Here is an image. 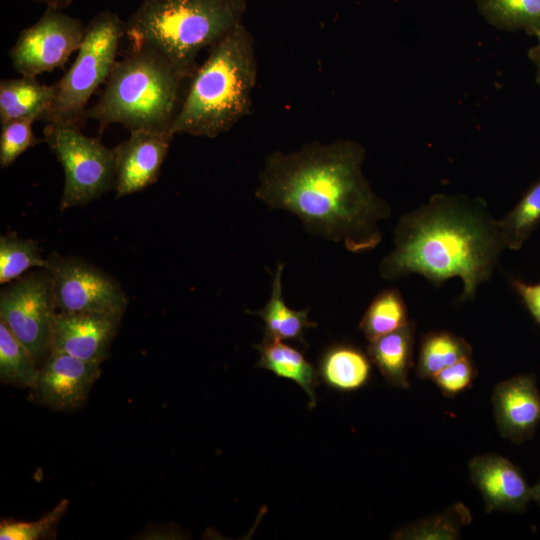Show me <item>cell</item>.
<instances>
[{
  "label": "cell",
  "instance_id": "6da1fadb",
  "mask_svg": "<svg viewBox=\"0 0 540 540\" xmlns=\"http://www.w3.org/2000/svg\"><path fill=\"white\" fill-rule=\"evenodd\" d=\"M364 159V147L352 140L275 151L259 173L255 195L271 209L296 215L312 234L354 253L369 251L380 243L378 222L391 209L365 178Z\"/></svg>",
  "mask_w": 540,
  "mask_h": 540
},
{
  "label": "cell",
  "instance_id": "7a4b0ae2",
  "mask_svg": "<svg viewBox=\"0 0 540 540\" xmlns=\"http://www.w3.org/2000/svg\"><path fill=\"white\" fill-rule=\"evenodd\" d=\"M504 249L497 220L482 198L438 193L400 217L394 248L379 272L385 280L418 274L437 286L458 277L459 300H472Z\"/></svg>",
  "mask_w": 540,
  "mask_h": 540
},
{
  "label": "cell",
  "instance_id": "3957f363",
  "mask_svg": "<svg viewBox=\"0 0 540 540\" xmlns=\"http://www.w3.org/2000/svg\"><path fill=\"white\" fill-rule=\"evenodd\" d=\"M257 79L254 40L241 23L209 48L191 77L173 134L215 138L249 114Z\"/></svg>",
  "mask_w": 540,
  "mask_h": 540
},
{
  "label": "cell",
  "instance_id": "277c9868",
  "mask_svg": "<svg viewBox=\"0 0 540 540\" xmlns=\"http://www.w3.org/2000/svg\"><path fill=\"white\" fill-rule=\"evenodd\" d=\"M245 0H143L126 21L131 49L162 54L185 80L199 53L242 23Z\"/></svg>",
  "mask_w": 540,
  "mask_h": 540
},
{
  "label": "cell",
  "instance_id": "5b68a950",
  "mask_svg": "<svg viewBox=\"0 0 540 540\" xmlns=\"http://www.w3.org/2000/svg\"><path fill=\"white\" fill-rule=\"evenodd\" d=\"M183 81L171 63L156 50L131 49L114 64L101 95L87 109L86 120L97 121L102 129L120 124L129 131H171L181 103Z\"/></svg>",
  "mask_w": 540,
  "mask_h": 540
},
{
  "label": "cell",
  "instance_id": "8992f818",
  "mask_svg": "<svg viewBox=\"0 0 540 540\" xmlns=\"http://www.w3.org/2000/svg\"><path fill=\"white\" fill-rule=\"evenodd\" d=\"M125 29L126 22L111 11L100 12L90 20L74 62L56 82L55 97L39 120L46 124H84L87 103L116 63Z\"/></svg>",
  "mask_w": 540,
  "mask_h": 540
},
{
  "label": "cell",
  "instance_id": "52a82bcc",
  "mask_svg": "<svg viewBox=\"0 0 540 540\" xmlns=\"http://www.w3.org/2000/svg\"><path fill=\"white\" fill-rule=\"evenodd\" d=\"M64 171L60 210L85 206L115 184L114 151L73 124H46L43 139Z\"/></svg>",
  "mask_w": 540,
  "mask_h": 540
},
{
  "label": "cell",
  "instance_id": "ba28073f",
  "mask_svg": "<svg viewBox=\"0 0 540 540\" xmlns=\"http://www.w3.org/2000/svg\"><path fill=\"white\" fill-rule=\"evenodd\" d=\"M45 269L51 278L55 311L122 317L127 297L119 284L94 265L74 257L51 255Z\"/></svg>",
  "mask_w": 540,
  "mask_h": 540
},
{
  "label": "cell",
  "instance_id": "9c48e42d",
  "mask_svg": "<svg viewBox=\"0 0 540 540\" xmlns=\"http://www.w3.org/2000/svg\"><path fill=\"white\" fill-rule=\"evenodd\" d=\"M55 314L49 272H32L6 286L0 295V321L38 361L51 346Z\"/></svg>",
  "mask_w": 540,
  "mask_h": 540
},
{
  "label": "cell",
  "instance_id": "30bf717a",
  "mask_svg": "<svg viewBox=\"0 0 540 540\" xmlns=\"http://www.w3.org/2000/svg\"><path fill=\"white\" fill-rule=\"evenodd\" d=\"M85 27L62 10L47 7L33 25L23 29L9 50L14 70L20 76L37 77L63 67L83 41Z\"/></svg>",
  "mask_w": 540,
  "mask_h": 540
},
{
  "label": "cell",
  "instance_id": "8fae6325",
  "mask_svg": "<svg viewBox=\"0 0 540 540\" xmlns=\"http://www.w3.org/2000/svg\"><path fill=\"white\" fill-rule=\"evenodd\" d=\"M174 134L170 130L137 129L113 148L116 199L154 184Z\"/></svg>",
  "mask_w": 540,
  "mask_h": 540
},
{
  "label": "cell",
  "instance_id": "7c38bea8",
  "mask_svg": "<svg viewBox=\"0 0 540 540\" xmlns=\"http://www.w3.org/2000/svg\"><path fill=\"white\" fill-rule=\"evenodd\" d=\"M100 364L51 350L35 387L42 402L58 410L77 408L99 378Z\"/></svg>",
  "mask_w": 540,
  "mask_h": 540
},
{
  "label": "cell",
  "instance_id": "4fadbf2b",
  "mask_svg": "<svg viewBox=\"0 0 540 540\" xmlns=\"http://www.w3.org/2000/svg\"><path fill=\"white\" fill-rule=\"evenodd\" d=\"M120 317L55 311L50 351L102 362L114 337Z\"/></svg>",
  "mask_w": 540,
  "mask_h": 540
},
{
  "label": "cell",
  "instance_id": "5bb4252c",
  "mask_svg": "<svg viewBox=\"0 0 540 540\" xmlns=\"http://www.w3.org/2000/svg\"><path fill=\"white\" fill-rule=\"evenodd\" d=\"M468 467L486 512H522L532 500L531 487L520 469L507 458L496 454L479 455Z\"/></svg>",
  "mask_w": 540,
  "mask_h": 540
},
{
  "label": "cell",
  "instance_id": "9a60e30c",
  "mask_svg": "<svg viewBox=\"0 0 540 540\" xmlns=\"http://www.w3.org/2000/svg\"><path fill=\"white\" fill-rule=\"evenodd\" d=\"M492 401L502 437L515 443L533 437L540 422V393L533 375H518L500 382Z\"/></svg>",
  "mask_w": 540,
  "mask_h": 540
},
{
  "label": "cell",
  "instance_id": "2e32d148",
  "mask_svg": "<svg viewBox=\"0 0 540 540\" xmlns=\"http://www.w3.org/2000/svg\"><path fill=\"white\" fill-rule=\"evenodd\" d=\"M415 324L409 321L402 328L369 341L367 355L391 385L409 388V371L413 365Z\"/></svg>",
  "mask_w": 540,
  "mask_h": 540
},
{
  "label": "cell",
  "instance_id": "e0dca14e",
  "mask_svg": "<svg viewBox=\"0 0 540 540\" xmlns=\"http://www.w3.org/2000/svg\"><path fill=\"white\" fill-rule=\"evenodd\" d=\"M259 352L258 367L273 372L276 376L297 383L309 398V407L316 405V387L319 385L318 370L306 360L302 352L284 344L282 340L265 335L254 345Z\"/></svg>",
  "mask_w": 540,
  "mask_h": 540
},
{
  "label": "cell",
  "instance_id": "ac0fdd59",
  "mask_svg": "<svg viewBox=\"0 0 540 540\" xmlns=\"http://www.w3.org/2000/svg\"><path fill=\"white\" fill-rule=\"evenodd\" d=\"M57 91L56 83H40L36 77L21 76L0 81V124L18 119L39 120Z\"/></svg>",
  "mask_w": 540,
  "mask_h": 540
},
{
  "label": "cell",
  "instance_id": "d6986e66",
  "mask_svg": "<svg viewBox=\"0 0 540 540\" xmlns=\"http://www.w3.org/2000/svg\"><path fill=\"white\" fill-rule=\"evenodd\" d=\"M318 374L335 390L355 391L368 382L371 375V360L367 353L352 345H334L321 356Z\"/></svg>",
  "mask_w": 540,
  "mask_h": 540
},
{
  "label": "cell",
  "instance_id": "ffe728a7",
  "mask_svg": "<svg viewBox=\"0 0 540 540\" xmlns=\"http://www.w3.org/2000/svg\"><path fill=\"white\" fill-rule=\"evenodd\" d=\"M283 264H278L272 282L271 296L264 308L250 313L259 315L265 324V335L278 340L297 341L304 345L305 330L315 328L317 323L309 320V309L289 308L282 297Z\"/></svg>",
  "mask_w": 540,
  "mask_h": 540
},
{
  "label": "cell",
  "instance_id": "44dd1931",
  "mask_svg": "<svg viewBox=\"0 0 540 540\" xmlns=\"http://www.w3.org/2000/svg\"><path fill=\"white\" fill-rule=\"evenodd\" d=\"M472 355L471 345L449 331H431L422 336L416 373L432 379L438 372L462 358Z\"/></svg>",
  "mask_w": 540,
  "mask_h": 540
},
{
  "label": "cell",
  "instance_id": "7402d4cb",
  "mask_svg": "<svg viewBox=\"0 0 540 540\" xmlns=\"http://www.w3.org/2000/svg\"><path fill=\"white\" fill-rule=\"evenodd\" d=\"M409 321L401 293L395 288H388L371 301L359 323V329L368 341H373L402 328Z\"/></svg>",
  "mask_w": 540,
  "mask_h": 540
},
{
  "label": "cell",
  "instance_id": "603a6c76",
  "mask_svg": "<svg viewBox=\"0 0 540 540\" xmlns=\"http://www.w3.org/2000/svg\"><path fill=\"white\" fill-rule=\"evenodd\" d=\"M481 15L503 30L540 33V0H477Z\"/></svg>",
  "mask_w": 540,
  "mask_h": 540
},
{
  "label": "cell",
  "instance_id": "cb8c5ba5",
  "mask_svg": "<svg viewBox=\"0 0 540 540\" xmlns=\"http://www.w3.org/2000/svg\"><path fill=\"white\" fill-rule=\"evenodd\" d=\"M540 222V178L524 193L515 207L502 219L497 220L505 245L519 250Z\"/></svg>",
  "mask_w": 540,
  "mask_h": 540
},
{
  "label": "cell",
  "instance_id": "d4e9b609",
  "mask_svg": "<svg viewBox=\"0 0 540 540\" xmlns=\"http://www.w3.org/2000/svg\"><path fill=\"white\" fill-rule=\"evenodd\" d=\"M472 520L469 509L456 503L444 512L410 523L394 534L396 539L407 540H454L460 536L463 526Z\"/></svg>",
  "mask_w": 540,
  "mask_h": 540
},
{
  "label": "cell",
  "instance_id": "484cf974",
  "mask_svg": "<svg viewBox=\"0 0 540 540\" xmlns=\"http://www.w3.org/2000/svg\"><path fill=\"white\" fill-rule=\"evenodd\" d=\"M29 350L0 321V378L3 383L36 387L40 370Z\"/></svg>",
  "mask_w": 540,
  "mask_h": 540
},
{
  "label": "cell",
  "instance_id": "4316f807",
  "mask_svg": "<svg viewBox=\"0 0 540 540\" xmlns=\"http://www.w3.org/2000/svg\"><path fill=\"white\" fill-rule=\"evenodd\" d=\"M47 259L41 256L36 240L24 239L15 232L0 237V283H10L34 267L45 269Z\"/></svg>",
  "mask_w": 540,
  "mask_h": 540
},
{
  "label": "cell",
  "instance_id": "83f0119b",
  "mask_svg": "<svg viewBox=\"0 0 540 540\" xmlns=\"http://www.w3.org/2000/svg\"><path fill=\"white\" fill-rule=\"evenodd\" d=\"M35 119H18L1 125L0 166L8 167L26 150L42 142L32 130Z\"/></svg>",
  "mask_w": 540,
  "mask_h": 540
},
{
  "label": "cell",
  "instance_id": "f1b7e54d",
  "mask_svg": "<svg viewBox=\"0 0 540 540\" xmlns=\"http://www.w3.org/2000/svg\"><path fill=\"white\" fill-rule=\"evenodd\" d=\"M69 501L63 499L49 513L33 522L2 521L1 540H37L46 537L66 513Z\"/></svg>",
  "mask_w": 540,
  "mask_h": 540
},
{
  "label": "cell",
  "instance_id": "f546056e",
  "mask_svg": "<svg viewBox=\"0 0 540 540\" xmlns=\"http://www.w3.org/2000/svg\"><path fill=\"white\" fill-rule=\"evenodd\" d=\"M476 376V368L471 356L460 359L438 372L432 380L443 395L454 397L470 388Z\"/></svg>",
  "mask_w": 540,
  "mask_h": 540
},
{
  "label": "cell",
  "instance_id": "4dcf8cb0",
  "mask_svg": "<svg viewBox=\"0 0 540 540\" xmlns=\"http://www.w3.org/2000/svg\"><path fill=\"white\" fill-rule=\"evenodd\" d=\"M511 285L521 297L530 314L540 324V283L527 284L513 278Z\"/></svg>",
  "mask_w": 540,
  "mask_h": 540
},
{
  "label": "cell",
  "instance_id": "1f68e13d",
  "mask_svg": "<svg viewBox=\"0 0 540 540\" xmlns=\"http://www.w3.org/2000/svg\"><path fill=\"white\" fill-rule=\"evenodd\" d=\"M536 44L528 51V57L536 67V82L540 84V33L535 35Z\"/></svg>",
  "mask_w": 540,
  "mask_h": 540
},
{
  "label": "cell",
  "instance_id": "d6a6232c",
  "mask_svg": "<svg viewBox=\"0 0 540 540\" xmlns=\"http://www.w3.org/2000/svg\"><path fill=\"white\" fill-rule=\"evenodd\" d=\"M35 2L43 3L47 7L63 10L71 5L74 0H32Z\"/></svg>",
  "mask_w": 540,
  "mask_h": 540
},
{
  "label": "cell",
  "instance_id": "836d02e7",
  "mask_svg": "<svg viewBox=\"0 0 540 540\" xmlns=\"http://www.w3.org/2000/svg\"><path fill=\"white\" fill-rule=\"evenodd\" d=\"M532 500L536 501L540 505V480L538 483L531 487Z\"/></svg>",
  "mask_w": 540,
  "mask_h": 540
}]
</instances>
